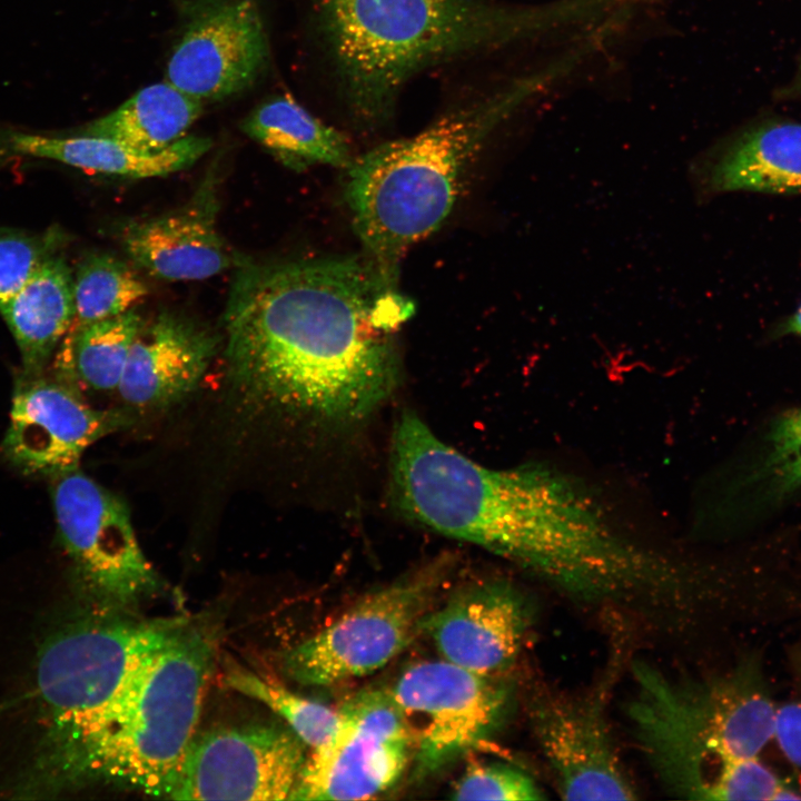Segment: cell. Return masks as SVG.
Instances as JSON below:
<instances>
[{
    "mask_svg": "<svg viewBox=\"0 0 801 801\" xmlns=\"http://www.w3.org/2000/svg\"><path fill=\"white\" fill-rule=\"evenodd\" d=\"M444 567L435 565L375 591L337 620L285 652L286 675L304 685H332L390 662L421 631Z\"/></svg>",
    "mask_w": 801,
    "mask_h": 801,
    "instance_id": "cell-9",
    "label": "cell"
},
{
    "mask_svg": "<svg viewBox=\"0 0 801 801\" xmlns=\"http://www.w3.org/2000/svg\"><path fill=\"white\" fill-rule=\"evenodd\" d=\"M202 108L204 102L170 82H157L141 88L118 108L88 123L80 134L158 151L187 136Z\"/></svg>",
    "mask_w": 801,
    "mask_h": 801,
    "instance_id": "cell-24",
    "label": "cell"
},
{
    "mask_svg": "<svg viewBox=\"0 0 801 801\" xmlns=\"http://www.w3.org/2000/svg\"><path fill=\"white\" fill-rule=\"evenodd\" d=\"M51 479L62 547L98 607L128 611L156 593L160 578L138 543L125 502L79 468Z\"/></svg>",
    "mask_w": 801,
    "mask_h": 801,
    "instance_id": "cell-8",
    "label": "cell"
},
{
    "mask_svg": "<svg viewBox=\"0 0 801 801\" xmlns=\"http://www.w3.org/2000/svg\"><path fill=\"white\" fill-rule=\"evenodd\" d=\"M66 238L51 228L41 234L0 229V305L9 300L50 257L62 251Z\"/></svg>",
    "mask_w": 801,
    "mask_h": 801,
    "instance_id": "cell-29",
    "label": "cell"
},
{
    "mask_svg": "<svg viewBox=\"0 0 801 801\" xmlns=\"http://www.w3.org/2000/svg\"><path fill=\"white\" fill-rule=\"evenodd\" d=\"M167 62V81L201 102L233 97L255 83L269 60L256 0H188Z\"/></svg>",
    "mask_w": 801,
    "mask_h": 801,
    "instance_id": "cell-13",
    "label": "cell"
},
{
    "mask_svg": "<svg viewBox=\"0 0 801 801\" xmlns=\"http://www.w3.org/2000/svg\"><path fill=\"white\" fill-rule=\"evenodd\" d=\"M99 609L55 630L37 660V693L47 731L24 779L48 783L98 726L139 672L187 624Z\"/></svg>",
    "mask_w": 801,
    "mask_h": 801,
    "instance_id": "cell-7",
    "label": "cell"
},
{
    "mask_svg": "<svg viewBox=\"0 0 801 801\" xmlns=\"http://www.w3.org/2000/svg\"><path fill=\"white\" fill-rule=\"evenodd\" d=\"M572 72L560 57L543 69L454 107L408 138L379 145L347 169L346 200L365 257L398 290L408 249L451 214L491 134L524 103Z\"/></svg>",
    "mask_w": 801,
    "mask_h": 801,
    "instance_id": "cell-4",
    "label": "cell"
},
{
    "mask_svg": "<svg viewBox=\"0 0 801 801\" xmlns=\"http://www.w3.org/2000/svg\"><path fill=\"white\" fill-rule=\"evenodd\" d=\"M635 692L626 715L637 746L675 795L694 799L721 761L756 758L774 739L778 701L760 657L708 680L666 676L633 665Z\"/></svg>",
    "mask_w": 801,
    "mask_h": 801,
    "instance_id": "cell-6",
    "label": "cell"
},
{
    "mask_svg": "<svg viewBox=\"0 0 801 801\" xmlns=\"http://www.w3.org/2000/svg\"><path fill=\"white\" fill-rule=\"evenodd\" d=\"M211 140L185 136L158 151H146L110 138L77 134L48 136L0 126V149L18 156L50 159L87 172L129 178L164 177L192 166Z\"/></svg>",
    "mask_w": 801,
    "mask_h": 801,
    "instance_id": "cell-21",
    "label": "cell"
},
{
    "mask_svg": "<svg viewBox=\"0 0 801 801\" xmlns=\"http://www.w3.org/2000/svg\"><path fill=\"white\" fill-rule=\"evenodd\" d=\"M535 781L515 765L500 762H473L454 784V800H542Z\"/></svg>",
    "mask_w": 801,
    "mask_h": 801,
    "instance_id": "cell-30",
    "label": "cell"
},
{
    "mask_svg": "<svg viewBox=\"0 0 801 801\" xmlns=\"http://www.w3.org/2000/svg\"><path fill=\"white\" fill-rule=\"evenodd\" d=\"M390 491L409 520L541 577L566 563L581 535V502L571 476L542 464L479 465L408 411L392 434Z\"/></svg>",
    "mask_w": 801,
    "mask_h": 801,
    "instance_id": "cell-3",
    "label": "cell"
},
{
    "mask_svg": "<svg viewBox=\"0 0 801 801\" xmlns=\"http://www.w3.org/2000/svg\"><path fill=\"white\" fill-rule=\"evenodd\" d=\"M528 626L522 595L507 583L490 582L464 589L427 613L421 631L442 659L490 676L515 661Z\"/></svg>",
    "mask_w": 801,
    "mask_h": 801,
    "instance_id": "cell-16",
    "label": "cell"
},
{
    "mask_svg": "<svg viewBox=\"0 0 801 801\" xmlns=\"http://www.w3.org/2000/svg\"><path fill=\"white\" fill-rule=\"evenodd\" d=\"M148 288L123 260L108 254L85 257L73 274L75 320L90 324L132 309Z\"/></svg>",
    "mask_w": 801,
    "mask_h": 801,
    "instance_id": "cell-27",
    "label": "cell"
},
{
    "mask_svg": "<svg viewBox=\"0 0 801 801\" xmlns=\"http://www.w3.org/2000/svg\"><path fill=\"white\" fill-rule=\"evenodd\" d=\"M614 674L604 678L587 695L543 694L533 703L534 734L565 800L637 798L606 720L610 679Z\"/></svg>",
    "mask_w": 801,
    "mask_h": 801,
    "instance_id": "cell-15",
    "label": "cell"
},
{
    "mask_svg": "<svg viewBox=\"0 0 801 801\" xmlns=\"http://www.w3.org/2000/svg\"><path fill=\"white\" fill-rule=\"evenodd\" d=\"M212 639L188 623L139 672L50 783H112L169 798L196 736L214 668Z\"/></svg>",
    "mask_w": 801,
    "mask_h": 801,
    "instance_id": "cell-5",
    "label": "cell"
},
{
    "mask_svg": "<svg viewBox=\"0 0 801 801\" xmlns=\"http://www.w3.org/2000/svg\"><path fill=\"white\" fill-rule=\"evenodd\" d=\"M219 337L187 316L164 312L144 320L129 350L118 392L136 408L169 406L200 383Z\"/></svg>",
    "mask_w": 801,
    "mask_h": 801,
    "instance_id": "cell-18",
    "label": "cell"
},
{
    "mask_svg": "<svg viewBox=\"0 0 801 801\" xmlns=\"http://www.w3.org/2000/svg\"><path fill=\"white\" fill-rule=\"evenodd\" d=\"M315 28L350 116L376 127L419 71L584 27L592 0H315Z\"/></svg>",
    "mask_w": 801,
    "mask_h": 801,
    "instance_id": "cell-2",
    "label": "cell"
},
{
    "mask_svg": "<svg viewBox=\"0 0 801 801\" xmlns=\"http://www.w3.org/2000/svg\"><path fill=\"white\" fill-rule=\"evenodd\" d=\"M704 195L801 194V122L761 118L716 144L694 167Z\"/></svg>",
    "mask_w": 801,
    "mask_h": 801,
    "instance_id": "cell-19",
    "label": "cell"
},
{
    "mask_svg": "<svg viewBox=\"0 0 801 801\" xmlns=\"http://www.w3.org/2000/svg\"><path fill=\"white\" fill-rule=\"evenodd\" d=\"M339 712L335 735L306 758L288 800L370 799L404 772L413 739L389 691L360 692Z\"/></svg>",
    "mask_w": 801,
    "mask_h": 801,
    "instance_id": "cell-11",
    "label": "cell"
},
{
    "mask_svg": "<svg viewBox=\"0 0 801 801\" xmlns=\"http://www.w3.org/2000/svg\"><path fill=\"white\" fill-rule=\"evenodd\" d=\"M230 285L225 358L247 411L343 426L390 397L400 377L394 333L414 304L365 256L247 259Z\"/></svg>",
    "mask_w": 801,
    "mask_h": 801,
    "instance_id": "cell-1",
    "label": "cell"
},
{
    "mask_svg": "<svg viewBox=\"0 0 801 801\" xmlns=\"http://www.w3.org/2000/svg\"><path fill=\"white\" fill-rule=\"evenodd\" d=\"M224 681L230 689L273 710L313 750L327 743L340 724L339 709L304 698L276 680L239 664H227Z\"/></svg>",
    "mask_w": 801,
    "mask_h": 801,
    "instance_id": "cell-26",
    "label": "cell"
},
{
    "mask_svg": "<svg viewBox=\"0 0 801 801\" xmlns=\"http://www.w3.org/2000/svg\"><path fill=\"white\" fill-rule=\"evenodd\" d=\"M389 692L412 734L416 778L482 746L507 703L505 689L488 675L444 659L411 665Z\"/></svg>",
    "mask_w": 801,
    "mask_h": 801,
    "instance_id": "cell-10",
    "label": "cell"
},
{
    "mask_svg": "<svg viewBox=\"0 0 801 801\" xmlns=\"http://www.w3.org/2000/svg\"><path fill=\"white\" fill-rule=\"evenodd\" d=\"M305 743L275 724L214 729L194 738L174 800H288L306 761Z\"/></svg>",
    "mask_w": 801,
    "mask_h": 801,
    "instance_id": "cell-12",
    "label": "cell"
},
{
    "mask_svg": "<svg viewBox=\"0 0 801 801\" xmlns=\"http://www.w3.org/2000/svg\"><path fill=\"white\" fill-rule=\"evenodd\" d=\"M800 792L756 756L721 761L710 771L698 800L801 799Z\"/></svg>",
    "mask_w": 801,
    "mask_h": 801,
    "instance_id": "cell-28",
    "label": "cell"
},
{
    "mask_svg": "<svg viewBox=\"0 0 801 801\" xmlns=\"http://www.w3.org/2000/svg\"><path fill=\"white\" fill-rule=\"evenodd\" d=\"M214 178L204 181L184 207L123 225L120 241L136 266L159 279L201 280L247 260L228 247L217 229Z\"/></svg>",
    "mask_w": 801,
    "mask_h": 801,
    "instance_id": "cell-17",
    "label": "cell"
},
{
    "mask_svg": "<svg viewBox=\"0 0 801 801\" xmlns=\"http://www.w3.org/2000/svg\"><path fill=\"white\" fill-rule=\"evenodd\" d=\"M773 740L785 759L801 769V684L778 703Z\"/></svg>",
    "mask_w": 801,
    "mask_h": 801,
    "instance_id": "cell-31",
    "label": "cell"
},
{
    "mask_svg": "<svg viewBox=\"0 0 801 801\" xmlns=\"http://www.w3.org/2000/svg\"><path fill=\"white\" fill-rule=\"evenodd\" d=\"M144 319L132 308L90 324H72L57 348L55 376L97 392L118 389Z\"/></svg>",
    "mask_w": 801,
    "mask_h": 801,
    "instance_id": "cell-25",
    "label": "cell"
},
{
    "mask_svg": "<svg viewBox=\"0 0 801 801\" xmlns=\"http://www.w3.org/2000/svg\"><path fill=\"white\" fill-rule=\"evenodd\" d=\"M775 98L784 102L801 105V58L792 78L777 90Z\"/></svg>",
    "mask_w": 801,
    "mask_h": 801,
    "instance_id": "cell-32",
    "label": "cell"
},
{
    "mask_svg": "<svg viewBox=\"0 0 801 801\" xmlns=\"http://www.w3.org/2000/svg\"><path fill=\"white\" fill-rule=\"evenodd\" d=\"M127 425L122 412L89 406L75 385L21 372L1 452L24 475L51 478L78 469L90 445Z\"/></svg>",
    "mask_w": 801,
    "mask_h": 801,
    "instance_id": "cell-14",
    "label": "cell"
},
{
    "mask_svg": "<svg viewBox=\"0 0 801 801\" xmlns=\"http://www.w3.org/2000/svg\"><path fill=\"white\" fill-rule=\"evenodd\" d=\"M0 315L20 352L22 372H44L75 320L73 274L62 251L50 257L6 303Z\"/></svg>",
    "mask_w": 801,
    "mask_h": 801,
    "instance_id": "cell-22",
    "label": "cell"
},
{
    "mask_svg": "<svg viewBox=\"0 0 801 801\" xmlns=\"http://www.w3.org/2000/svg\"><path fill=\"white\" fill-rule=\"evenodd\" d=\"M788 335L801 336V304L797 310L785 318L784 322L780 323L773 332V337Z\"/></svg>",
    "mask_w": 801,
    "mask_h": 801,
    "instance_id": "cell-33",
    "label": "cell"
},
{
    "mask_svg": "<svg viewBox=\"0 0 801 801\" xmlns=\"http://www.w3.org/2000/svg\"><path fill=\"white\" fill-rule=\"evenodd\" d=\"M799 496L801 407L769 422L710 508L720 525L741 528L765 520Z\"/></svg>",
    "mask_w": 801,
    "mask_h": 801,
    "instance_id": "cell-20",
    "label": "cell"
},
{
    "mask_svg": "<svg viewBox=\"0 0 801 801\" xmlns=\"http://www.w3.org/2000/svg\"><path fill=\"white\" fill-rule=\"evenodd\" d=\"M240 127L293 170L315 165L348 169L355 159L344 134L313 116L289 95L264 101Z\"/></svg>",
    "mask_w": 801,
    "mask_h": 801,
    "instance_id": "cell-23",
    "label": "cell"
}]
</instances>
